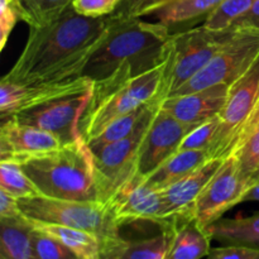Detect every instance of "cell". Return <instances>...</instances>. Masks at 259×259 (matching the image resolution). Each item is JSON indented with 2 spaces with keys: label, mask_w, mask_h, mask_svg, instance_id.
<instances>
[{
  "label": "cell",
  "mask_w": 259,
  "mask_h": 259,
  "mask_svg": "<svg viewBox=\"0 0 259 259\" xmlns=\"http://www.w3.org/2000/svg\"><path fill=\"white\" fill-rule=\"evenodd\" d=\"M116 224L120 227L149 222L159 227H171L164 217L161 191L147 182L146 177L134 174L113 192L106 201Z\"/></svg>",
  "instance_id": "8"
},
{
  "label": "cell",
  "mask_w": 259,
  "mask_h": 259,
  "mask_svg": "<svg viewBox=\"0 0 259 259\" xmlns=\"http://www.w3.org/2000/svg\"><path fill=\"white\" fill-rule=\"evenodd\" d=\"M257 0H223L206 18L202 25L212 30H224L234 20L247 13Z\"/></svg>",
  "instance_id": "30"
},
{
  "label": "cell",
  "mask_w": 259,
  "mask_h": 259,
  "mask_svg": "<svg viewBox=\"0 0 259 259\" xmlns=\"http://www.w3.org/2000/svg\"><path fill=\"white\" fill-rule=\"evenodd\" d=\"M20 166L43 196L106 202L93 152L83 137L56 151L27 159Z\"/></svg>",
  "instance_id": "3"
},
{
  "label": "cell",
  "mask_w": 259,
  "mask_h": 259,
  "mask_svg": "<svg viewBox=\"0 0 259 259\" xmlns=\"http://www.w3.org/2000/svg\"><path fill=\"white\" fill-rule=\"evenodd\" d=\"M259 121V103H258V105H257V108H255V110H254V113H253V115H252V118H250V120L248 121V124H247V126H245L244 129H243V132L242 133H240V136H239V138H238V142H237V144L239 143V141L240 139L243 138V137L245 136V134L248 133V132L250 131V129L253 128V126L255 125V124H257ZM237 144H235V147H237ZM234 147V148H235Z\"/></svg>",
  "instance_id": "38"
},
{
  "label": "cell",
  "mask_w": 259,
  "mask_h": 259,
  "mask_svg": "<svg viewBox=\"0 0 259 259\" xmlns=\"http://www.w3.org/2000/svg\"><path fill=\"white\" fill-rule=\"evenodd\" d=\"M158 105L161 104L151 103L149 110L131 136L91 151L96 169L103 182L106 201L121 184H124L129 177L136 174L139 148Z\"/></svg>",
  "instance_id": "9"
},
{
  "label": "cell",
  "mask_w": 259,
  "mask_h": 259,
  "mask_svg": "<svg viewBox=\"0 0 259 259\" xmlns=\"http://www.w3.org/2000/svg\"><path fill=\"white\" fill-rule=\"evenodd\" d=\"M224 158L225 157L209 159L191 174L159 190L163 201L164 217L169 224H174L180 219L194 218V207L197 197L217 174Z\"/></svg>",
  "instance_id": "16"
},
{
  "label": "cell",
  "mask_w": 259,
  "mask_h": 259,
  "mask_svg": "<svg viewBox=\"0 0 259 259\" xmlns=\"http://www.w3.org/2000/svg\"><path fill=\"white\" fill-rule=\"evenodd\" d=\"M172 0H139L136 5L131 9L128 15L124 17H137V18H143L147 15H152L156 13L157 10L161 9L166 4H168Z\"/></svg>",
  "instance_id": "37"
},
{
  "label": "cell",
  "mask_w": 259,
  "mask_h": 259,
  "mask_svg": "<svg viewBox=\"0 0 259 259\" xmlns=\"http://www.w3.org/2000/svg\"><path fill=\"white\" fill-rule=\"evenodd\" d=\"M123 0H72L71 7L77 14L88 18H105L114 14Z\"/></svg>",
  "instance_id": "33"
},
{
  "label": "cell",
  "mask_w": 259,
  "mask_h": 259,
  "mask_svg": "<svg viewBox=\"0 0 259 259\" xmlns=\"http://www.w3.org/2000/svg\"><path fill=\"white\" fill-rule=\"evenodd\" d=\"M235 32L237 29L232 28L212 30L201 25L172 34L168 55L162 68L158 95L152 103L161 104L195 77Z\"/></svg>",
  "instance_id": "5"
},
{
  "label": "cell",
  "mask_w": 259,
  "mask_h": 259,
  "mask_svg": "<svg viewBox=\"0 0 259 259\" xmlns=\"http://www.w3.org/2000/svg\"><path fill=\"white\" fill-rule=\"evenodd\" d=\"M138 2H139V0H123V3L120 4V7L118 8V10H116L114 14H116V15H128L132 8H133L134 5H136Z\"/></svg>",
  "instance_id": "40"
},
{
  "label": "cell",
  "mask_w": 259,
  "mask_h": 259,
  "mask_svg": "<svg viewBox=\"0 0 259 259\" xmlns=\"http://www.w3.org/2000/svg\"><path fill=\"white\" fill-rule=\"evenodd\" d=\"M0 190L18 200L42 195L19 163L0 161Z\"/></svg>",
  "instance_id": "26"
},
{
  "label": "cell",
  "mask_w": 259,
  "mask_h": 259,
  "mask_svg": "<svg viewBox=\"0 0 259 259\" xmlns=\"http://www.w3.org/2000/svg\"><path fill=\"white\" fill-rule=\"evenodd\" d=\"M258 181H259V167L257 168V171H255V174L253 175V177H252V180H250L248 189H249V187H252L254 184H257ZM247 191H248V190H247Z\"/></svg>",
  "instance_id": "41"
},
{
  "label": "cell",
  "mask_w": 259,
  "mask_h": 259,
  "mask_svg": "<svg viewBox=\"0 0 259 259\" xmlns=\"http://www.w3.org/2000/svg\"><path fill=\"white\" fill-rule=\"evenodd\" d=\"M162 68L163 65L128 80L109 76L94 82L90 103L80 123L85 141L96 136L115 119L156 100Z\"/></svg>",
  "instance_id": "4"
},
{
  "label": "cell",
  "mask_w": 259,
  "mask_h": 259,
  "mask_svg": "<svg viewBox=\"0 0 259 259\" xmlns=\"http://www.w3.org/2000/svg\"><path fill=\"white\" fill-rule=\"evenodd\" d=\"M23 217L19 200L0 190V219H22Z\"/></svg>",
  "instance_id": "35"
},
{
  "label": "cell",
  "mask_w": 259,
  "mask_h": 259,
  "mask_svg": "<svg viewBox=\"0 0 259 259\" xmlns=\"http://www.w3.org/2000/svg\"><path fill=\"white\" fill-rule=\"evenodd\" d=\"M33 228V227H32ZM33 254L35 259H80L70 248L46 233L33 228L32 234Z\"/></svg>",
  "instance_id": "31"
},
{
  "label": "cell",
  "mask_w": 259,
  "mask_h": 259,
  "mask_svg": "<svg viewBox=\"0 0 259 259\" xmlns=\"http://www.w3.org/2000/svg\"><path fill=\"white\" fill-rule=\"evenodd\" d=\"M223 0H172L152 15L157 22L171 27L174 24L191 22L197 18H206Z\"/></svg>",
  "instance_id": "24"
},
{
  "label": "cell",
  "mask_w": 259,
  "mask_h": 259,
  "mask_svg": "<svg viewBox=\"0 0 259 259\" xmlns=\"http://www.w3.org/2000/svg\"><path fill=\"white\" fill-rule=\"evenodd\" d=\"M244 194L245 186L240 179L237 154L232 151L225 156L217 174L197 197L194 219L206 229L210 224L222 219L228 210L242 202Z\"/></svg>",
  "instance_id": "10"
},
{
  "label": "cell",
  "mask_w": 259,
  "mask_h": 259,
  "mask_svg": "<svg viewBox=\"0 0 259 259\" xmlns=\"http://www.w3.org/2000/svg\"><path fill=\"white\" fill-rule=\"evenodd\" d=\"M94 88V81L86 76L62 81L18 83L2 78L0 81V113L2 119L66 96L85 93Z\"/></svg>",
  "instance_id": "12"
},
{
  "label": "cell",
  "mask_w": 259,
  "mask_h": 259,
  "mask_svg": "<svg viewBox=\"0 0 259 259\" xmlns=\"http://www.w3.org/2000/svg\"><path fill=\"white\" fill-rule=\"evenodd\" d=\"M23 22L29 28L43 27L57 19L72 4V0H18Z\"/></svg>",
  "instance_id": "28"
},
{
  "label": "cell",
  "mask_w": 259,
  "mask_h": 259,
  "mask_svg": "<svg viewBox=\"0 0 259 259\" xmlns=\"http://www.w3.org/2000/svg\"><path fill=\"white\" fill-rule=\"evenodd\" d=\"M211 240L222 245H242L259 249V211L249 217L219 219L206 228Z\"/></svg>",
  "instance_id": "20"
},
{
  "label": "cell",
  "mask_w": 259,
  "mask_h": 259,
  "mask_svg": "<svg viewBox=\"0 0 259 259\" xmlns=\"http://www.w3.org/2000/svg\"><path fill=\"white\" fill-rule=\"evenodd\" d=\"M93 90L94 88L85 93L50 101L14 116L20 123L52 133L62 146L73 143L82 137L80 123L90 103Z\"/></svg>",
  "instance_id": "11"
},
{
  "label": "cell",
  "mask_w": 259,
  "mask_h": 259,
  "mask_svg": "<svg viewBox=\"0 0 259 259\" xmlns=\"http://www.w3.org/2000/svg\"><path fill=\"white\" fill-rule=\"evenodd\" d=\"M23 22V12L18 0H0V51L7 46L17 23Z\"/></svg>",
  "instance_id": "32"
},
{
  "label": "cell",
  "mask_w": 259,
  "mask_h": 259,
  "mask_svg": "<svg viewBox=\"0 0 259 259\" xmlns=\"http://www.w3.org/2000/svg\"><path fill=\"white\" fill-rule=\"evenodd\" d=\"M62 147L50 132L20 123L15 116L4 119L0 128V161L22 164L27 159Z\"/></svg>",
  "instance_id": "15"
},
{
  "label": "cell",
  "mask_w": 259,
  "mask_h": 259,
  "mask_svg": "<svg viewBox=\"0 0 259 259\" xmlns=\"http://www.w3.org/2000/svg\"><path fill=\"white\" fill-rule=\"evenodd\" d=\"M243 201H259V181L248 189V191L243 196L242 202Z\"/></svg>",
  "instance_id": "39"
},
{
  "label": "cell",
  "mask_w": 259,
  "mask_h": 259,
  "mask_svg": "<svg viewBox=\"0 0 259 259\" xmlns=\"http://www.w3.org/2000/svg\"><path fill=\"white\" fill-rule=\"evenodd\" d=\"M258 57V30L237 29L235 34L212 57V60L171 96L185 95L219 83L233 85L249 70Z\"/></svg>",
  "instance_id": "7"
},
{
  "label": "cell",
  "mask_w": 259,
  "mask_h": 259,
  "mask_svg": "<svg viewBox=\"0 0 259 259\" xmlns=\"http://www.w3.org/2000/svg\"><path fill=\"white\" fill-rule=\"evenodd\" d=\"M168 249L163 259H202L211 250V238L194 218L172 224Z\"/></svg>",
  "instance_id": "18"
},
{
  "label": "cell",
  "mask_w": 259,
  "mask_h": 259,
  "mask_svg": "<svg viewBox=\"0 0 259 259\" xmlns=\"http://www.w3.org/2000/svg\"><path fill=\"white\" fill-rule=\"evenodd\" d=\"M209 159L212 158L206 149H180L149 174L146 180L154 189L162 190L191 174Z\"/></svg>",
  "instance_id": "21"
},
{
  "label": "cell",
  "mask_w": 259,
  "mask_h": 259,
  "mask_svg": "<svg viewBox=\"0 0 259 259\" xmlns=\"http://www.w3.org/2000/svg\"><path fill=\"white\" fill-rule=\"evenodd\" d=\"M233 151L239 164V175L247 192L253 175L259 167V121L243 137Z\"/></svg>",
  "instance_id": "29"
},
{
  "label": "cell",
  "mask_w": 259,
  "mask_h": 259,
  "mask_svg": "<svg viewBox=\"0 0 259 259\" xmlns=\"http://www.w3.org/2000/svg\"><path fill=\"white\" fill-rule=\"evenodd\" d=\"M229 28L232 29H248L259 32V0L253 4V7L247 13L238 18L232 23Z\"/></svg>",
  "instance_id": "36"
},
{
  "label": "cell",
  "mask_w": 259,
  "mask_h": 259,
  "mask_svg": "<svg viewBox=\"0 0 259 259\" xmlns=\"http://www.w3.org/2000/svg\"><path fill=\"white\" fill-rule=\"evenodd\" d=\"M229 88L219 83L185 95L169 96L162 101L161 106L182 123L200 125L220 115L227 104Z\"/></svg>",
  "instance_id": "17"
},
{
  "label": "cell",
  "mask_w": 259,
  "mask_h": 259,
  "mask_svg": "<svg viewBox=\"0 0 259 259\" xmlns=\"http://www.w3.org/2000/svg\"><path fill=\"white\" fill-rule=\"evenodd\" d=\"M259 103V57L249 70L230 85L228 100L220 113L223 134L219 157H225L234 149L243 129L247 126Z\"/></svg>",
  "instance_id": "14"
},
{
  "label": "cell",
  "mask_w": 259,
  "mask_h": 259,
  "mask_svg": "<svg viewBox=\"0 0 259 259\" xmlns=\"http://www.w3.org/2000/svg\"><path fill=\"white\" fill-rule=\"evenodd\" d=\"M28 218L0 219V259H35Z\"/></svg>",
  "instance_id": "23"
},
{
  "label": "cell",
  "mask_w": 259,
  "mask_h": 259,
  "mask_svg": "<svg viewBox=\"0 0 259 259\" xmlns=\"http://www.w3.org/2000/svg\"><path fill=\"white\" fill-rule=\"evenodd\" d=\"M106 29L108 17H83L70 7L53 22L29 28L22 53L3 78L35 83L80 77Z\"/></svg>",
  "instance_id": "1"
},
{
  "label": "cell",
  "mask_w": 259,
  "mask_h": 259,
  "mask_svg": "<svg viewBox=\"0 0 259 259\" xmlns=\"http://www.w3.org/2000/svg\"><path fill=\"white\" fill-rule=\"evenodd\" d=\"M27 218V217H25ZM29 220L35 230L46 233L70 248L80 259H101L103 240L98 235L77 228Z\"/></svg>",
  "instance_id": "22"
},
{
  "label": "cell",
  "mask_w": 259,
  "mask_h": 259,
  "mask_svg": "<svg viewBox=\"0 0 259 259\" xmlns=\"http://www.w3.org/2000/svg\"><path fill=\"white\" fill-rule=\"evenodd\" d=\"M149 108H151V103L146 104V105L141 106V108L115 119L111 123H109L103 131L99 132L96 136L86 141V143H88V146L93 151V149H98L100 147L106 146V144L114 143V142L126 138L138 126V124L141 123V120L146 115L147 111L149 110Z\"/></svg>",
  "instance_id": "25"
},
{
  "label": "cell",
  "mask_w": 259,
  "mask_h": 259,
  "mask_svg": "<svg viewBox=\"0 0 259 259\" xmlns=\"http://www.w3.org/2000/svg\"><path fill=\"white\" fill-rule=\"evenodd\" d=\"M197 125L185 124L164 110L156 109L139 148L136 174L147 177L166 159L180 151L185 137Z\"/></svg>",
  "instance_id": "13"
},
{
  "label": "cell",
  "mask_w": 259,
  "mask_h": 259,
  "mask_svg": "<svg viewBox=\"0 0 259 259\" xmlns=\"http://www.w3.org/2000/svg\"><path fill=\"white\" fill-rule=\"evenodd\" d=\"M171 227L162 228L159 234L146 239L126 240L119 237L108 240L103 243L101 259H163L171 240Z\"/></svg>",
  "instance_id": "19"
},
{
  "label": "cell",
  "mask_w": 259,
  "mask_h": 259,
  "mask_svg": "<svg viewBox=\"0 0 259 259\" xmlns=\"http://www.w3.org/2000/svg\"><path fill=\"white\" fill-rule=\"evenodd\" d=\"M24 217L37 222L77 228L98 235L103 243L121 237L106 202L76 201L39 195L19 200Z\"/></svg>",
  "instance_id": "6"
},
{
  "label": "cell",
  "mask_w": 259,
  "mask_h": 259,
  "mask_svg": "<svg viewBox=\"0 0 259 259\" xmlns=\"http://www.w3.org/2000/svg\"><path fill=\"white\" fill-rule=\"evenodd\" d=\"M169 27L137 17L111 14L108 29L83 68L94 82L120 73L134 77L163 65L168 55Z\"/></svg>",
  "instance_id": "2"
},
{
  "label": "cell",
  "mask_w": 259,
  "mask_h": 259,
  "mask_svg": "<svg viewBox=\"0 0 259 259\" xmlns=\"http://www.w3.org/2000/svg\"><path fill=\"white\" fill-rule=\"evenodd\" d=\"M223 134L220 115L195 126L182 142L180 149H206L211 158H220L219 147Z\"/></svg>",
  "instance_id": "27"
},
{
  "label": "cell",
  "mask_w": 259,
  "mask_h": 259,
  "mask_svg": "<svg viewBox=\"0 0 259 259\" xmlns=\"http://www.w3.org/2000/svg\"><path fill=\"white\" fill-rule=\"evenodd\" d=\"M206 259H259V249L242 245H222L211 248Z\"/></svg>",
  "instance_id": "34"
}]
</instances>
